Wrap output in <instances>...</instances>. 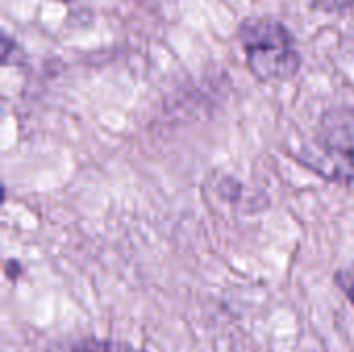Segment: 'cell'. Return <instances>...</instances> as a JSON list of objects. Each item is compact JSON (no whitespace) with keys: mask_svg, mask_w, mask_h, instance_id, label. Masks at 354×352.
Wrapping results in <instances>:
<instances>
[{"mask_svg":"<svg viewBox=\"0 0 354 352\" xmlns=\"http://www.w3.org/2000/svg\"><path fill=\"white\" fill-rule=\"evenodd\" d=\"M64 352H145L137 346L118 340H100V338H83L73 342Z\"/></svg>","mask_w":354,"mask_h":352,"instance_id":"cell-3","label":"cell"},{"mask_svg":"<svg viewBox=\"0 0 354 352\" xmlns=\"http://www.w3.org/2000/svg\"><path fill=\"white\" fill-rule=\"evenodd\" d=\"M6 276L10 278V280H17L19 276H21V263L19 261H15V259H10V261H6Z\"/></svg>","mask_w":354,"mask_h":352,"instance_id":"cell-5","label":"cell"},{"mask_svg":"<svg viewBox=\"0 0 354 352\" xmlns=\"http://www.w3.org/2000/svg\"><path fill=\"white\" fill-rule=\"evenodd\" d=\"M58 2H71V0H58Z\"/></svg>","mask_w":354,"mask_h":352,"instance_id":"cell-6","label":"cell"},{"mask_svg":"<svg viewBox=\"0 0 354 352\" xmlns=\"http://www.w3.org/2000/svg\"><path fill=\"white\" fill-rule=\"evenodd\" d=\"M299 162L326 180L354 183V108H328L317 120L311 143L299 154Z\"/></svg>","mask_w":354,"mask_h":352,"instance_id":"cell-2","label":"cell"},{"mask_svg":"<svg viewBox=\"0 0 354 352\" xmlns=\"http://www.w3.org/2000/svg\"><path fill=\"white\" fill-rule=\"evenodd\" d=\"M334 282H336V286L346 295V299L354 305V261L346 263L344 268H340V270L334 274Z\"/></svg>","mask_w":354,"mask_h":352,"instance_id":"cell-4","label":"cell"},{"mask_svg":"<svg viewBox=\"0 0 354 352\" xmlns=\"http://www.w3.org/2000/svg\"><path fill=\"white\" fill-rule=\"evenodd\" d=\"M239 39L249 71L266 83L290 81L303 66L292 31L270 17H251L241 23Z\"/></svg>","mask_w":354,"mask_h":352,"instance_id":"cell-1","label":"cell"}]
</instances>
